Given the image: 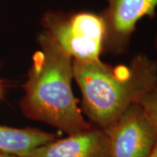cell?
<instances>
[{
	"label": "cell",
	"mask_w": 157,
	"mask_h": 157,
	"mask_svg": "<svg viewBox=\"0 0 157 157\" xmlns=\"http://www.w3.org/2000/svg\"><path fill=\"white\" fill-rule=\"evenodd\" d=\"M111 157H148L157 143V127L140 103L133 104L104 130Z\"/></svg>",
	"instance_id": "cell-4"
},
{
	"label": "cell",
	"mask_w": 157,
	"mask_h": 157,
	"mask_svg": "<svg viewBox=\"0 0 157 157\" xmlns=\"http://www.w3.org/2000/svg\"><path fill=\"white\" fill-rule=\"evenodd\" d=\"M73 78L88 121L105 130L156 86L157 60L144 52L117 66L101 59L73 60Z\"/></svg>",
	"instance_id": "cell-2"
},
{
	"label": "cell",
	"mask_w": 157,
	"mask_h": 157,
	"mask_svg": "<svg viewBox=\"0 0 157 157\" xmlns=\"http://www.w3.org/2000/svg\"><path fill=\"white\" fill-rule=\"evenodd\" d=\"M147 116L157 127V84L140 101Z\"/></svg>",
	"instance_id": "cell-8"
},
{
	"label": "cell",
	"mask_w": 157,
	"mask_h": 157,
	"mask_svg": "<svg viewBox=\"0 0 157 157\" xmlns=\"http://www.w3.org/2000/svg\"><path fill=\"white\" fill-rule=\"evenodd\" d=\"M22 85L19 107L28 120L47 124L67 135L90 129L73 90V59L42 32Z\"/></svg>",
	"instance_id": "cell-1"
},
{
	"label": "cell",
	"mask_w": 157,
	"mask_h": 157,
	"mask_svg": "<svg viewBox=\"0 0 157 157\" xmlns=\"http://www.w3.org/2000/svg\"><path fill=\"white\" fill-rule=\"evenodd\" d=\"M148 157H157V143L156 145H155V148L153 149L152 153L150 154V155Z\"/></svg>",
	"instance_id": "cell-10"
},
{
	"label": "cell",
	"mask_w": 157,
	"mask_h": 157,
	"mask_svg": "<svg viewBox=\"0 0 157 157\" xmlns=\"http://www.w3.org/2000/svg\"><path fill=\"white\" fill-rule=\"evenodd\" d=\"M105 1L107 6L100 11L106 25L104 52L121 56L128 51L138 23L155 16L157 0Z\"/></svg>",
	"instance_id": "cell-5"
},
{
	"label": "cell",
	"mask_w": 157,
	"mask_h": 157,
	"mask_svg": "<svg viewBox=\"0 0 157 157\" xmlns=\"http://www.w3.org/2000/svg\"><path fill=\"white\" fill-rule=\"evenodd\" d=\"M0 157H22L20 155H13V154H10V153H6L4 151H0Z\"/></svg>",
	"instance_id": "cell-9"
},
{
	"label": "cell",
	"mask_w": 157,
	"mask_h": 157,
	"mask_svg": "<svg viewBox=\"0 0 157 157\" xmlns=\"http://www.w3.org/2000/svg\"><path fill=\"white\" fill-rule=\"evenodd\" d=\"M22 157H111L105 131L92 127L83 132L52 140Z\"/></svg>",
	"instance_id": "cell-6"
},
{
	"label": "cell",
	"mask_w": 157,
	"mask_h": 157,
	"mask_svg": "<svg viewBox=\"0 0 157 157\" xmlns=\"http://www.w3.org/2000/svg\"><path fill=\"white\" fill-rule=\"evenodd\" d=\"M3 94H4V84L0 79V99L3 97Z\"/></svg>",
	"instance_id": "cell-11"
},
{
	"label": "cell",
	"mask_w": 157,
	"mask_h": 157,
	"mask_svg": "<svg viewBox=\"0 0 157 157\" xmlns=\"http://www.w3.org/2000/svg\"><path fill=\"white\" fill-rule=\"evenodd\" d=\"M154 47H155V55H156V60H157V33L155 35V38L154 40Z\"/></svg>",
	"instance_id": "cell-12"
},
{
	"label": "cell",
	"mask_w": 157,
	"mask_h": 157,
	"mask_svg": "<svg viewBox=\"0 0 157 157\" xmlns=\"http://www.w3.org/2000/svg\"><path fill=\"white\" fill-rule=\"evenodd\" d=\"M58 138L56 134L38 128H18L0 125V151L17 155H24Z\"/></svg>",
	"instance_id": "cell-7"
},
{
	"label": "cell",
	"mask_w": 157,
	"mask_h": 157,
	"mask_svg": "<svg viewBox=\"0 0 157 157\" xmlns=\"http://www.w3.org/2000/svg\"><path fill=\"white\" fill-rule=\"evenodd\" d=\"M40 25V32L73 60L101 59L106 37V25L101 12L50 9L42 14Z\"/></svg>",
	"instance_id": "cell-3"
}]
</instances>
